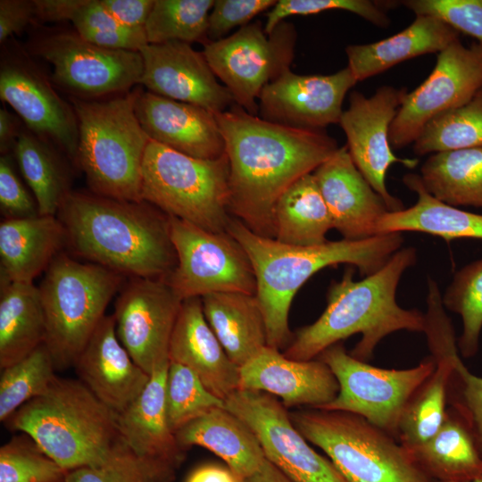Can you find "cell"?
Returning a JSON list of instances; mask_svg holds the SVG:
<instances>
[{
    "mask_svg": "<svg viewBox=\"0 0 482 482\" xmlns=\"http://www.w3.org/2000/svg\"><path fill=\"white\" fill-rule=\"evenodd\" d=\"M139 89L104 99L71 96L79 122L77 166L91 192L142 202V164L150 142L136 112Z\"/></svg>",
    "mask_w": 482,
    "mask_h": 482,
    "instance_id": "6",
    "label": "cell"
},
{
    "mask_svg": "<svg viewBox=\"0 0 482 482\" xmlns=\"http://www.w3.org/2000/svg\"><path fill=\"white\" fill-rule=\"evenodd\" d=\"M415 15H431L482 43V0H407Z\"/></svg>",
    "mask_w": 482,
    "mask_h": 482,
    "instance_id": "47",
    "label": "cell"
},
{
    "mask_svg": "<svg viewBox=\"0 0 482 482\" xmlns=\"http://www.w3.org/2000/svg\"><path fill=\"white\" fill-rule=\"evenodd\" d=\"M224 403L250 427L265 458L294 482H347L328 457L309 445L275 396L238 388Z\"/></svg>",
    "mask_w": 482,
    "mask_h": 482,
    "instance_id": "16",
    "label": "cell"
},
{
    "mask_svg": "<svg viewBox=\"0 0 482 482\" xmlns=\"http://www.w3.org/2000/svg\"><path fill=\"white\" fill-rule=\"evenodd\" d=\"M0 62V98L25 127L57 146L77 165L79 122L71 104L54 90L27 49L11 42Z\"/></svg>",
    "mask_w": 482,
    "mask_h": 482,
    "instance_id": "14",
    "label": "cell"
},
{
    "mask_svg": "<svg viewBox=\"0 0 482 482\" xmlns=\"http://www.w3.org/2000/svg\"><path fill=\"white\" fill-rule=\"evenodd\" d=\"M170 361L158 365L141 395L117 414L121 440L142 463L153 482H172L186 450L170 428L165 383Z\"/></svg>",
    "mask_w": 482,
    "mask_h": 482,
    "instance_id": "21",
    "label": "cell"
},
{
    "mask_svg": "<svg viewBox=\"0 0 482 482\" xmlns=\"http://www.w3.org/2000/svg\"><path fill=\"white\" fill-rule=\"evenodd\" d=\"M214 115L229 166V212L255 234L274 238L278 199L328 160L337 144L323 130L270 122L236 104Z\"/></svg>",
    "mask_w": 482,
    "mask_h": 482,
    "instance_id": "1",
    "label": "cell"
},
{
    "mask_svg": "<svg viewBox=\"0 0 482 482\" xmlns=\"http://www.w3.org/2000/svg\"><path fill=\"white\" fill-rule=\"evenodd\" d=\"M427 305L424 333L436 367L410 399L402 415L397 441L404 448L425 443L440 428L447 410L453 358L459 351L454 330L445 312L437 287L428 288Z\"/></svg>",
    "mask_w": 482,
    "mask_h": 482,
    "instance_id": "19",
    "label": "cell"
},
{
    "mask_svg": "<svg viewBox=\"0 0 482 482\" xmlns=\"http://www.w3.org/2000/svg\"><path fill=\"white\" fill-rule=\"evenodd\" d=\"M405 449L433 481L470 482L482 478V457L470 432L452 409L446 410L440 428L430 439Z\"/></svg>",
    "mask_w": 482,
    "mask_h": 482,
    "instance_id": "33",
    "label": "cell"
},
{
    "mask_svg": "<svg viewBox=\"0 0 482 482\" xmlns=\"http://www.w3.org/2000/svg\"><path fill=\"white\" fill-rule=\"evenodd\" d=\"M404 185L417 194L410 208L388 212L378 220L376 235L415 231L437 236L445 240L476 238L482 240V214L448 205L431 195L420 177L408 173Z\"/></svg>",
    "mask_w": 482,
    "mask_h": 482,
    "instance_id": "32",
    "label": "cell"
},
{
    "mask_svg": "<svg viewBox=\"0 0 482 482\" xmlns=\"http://www.w3.org/2000/svg\"><path fill=\"white\" fill-rule=\"evenodd\" d=\"M13 153L0 157V210L5 219L39 215L37 203L18 175Z\"/></svg>",
    "mask_w": 482,
    "mask_h": 482,
    "instance_id": "49",
    "label": "cell"
},
{
    "mask_svg": "<svg viewBox=\"0 0 482 482\" xmlns=\"http://www.w3.org/2000/svg\"><path fill=\"white\" fill-rule=\"evenodd\" d=\"M36 19L41 21H71L83 0H34Z\"/></svg>",
    "mask_w": 482,
    "mask_h": 482,
    "instance_id": "53",
    "label": "cell"
},
{
    "mask_svg": "<svg viewBox=\"0 0 482 482\" xmlns=\"http://www.w3.org/2000/svg\"><path fill=\"white\" fill-rule=\"evenodd\" d=\"M239 388L278 396L283 405L320 409L338 394V382L320 360L298 361L266 346L239 368Z\"/></svg>",
    "mask_w": 482,
    "mask_h": 482,
    "instance_id": "25",
    "label": "cell"
},
{
    "mask_svg": "<svg viewBox=\"0 0 482 482\" xmlns=\"http://www.w3.org/2000/svg\"><path fill=\"white\" fill-rule=\"evenodd\" d=\"M385 2L370 0H279L268 12L264 31L270 35L287 17L310 15L329 10H344L361 16L378 27H387L389 18Z\"/></svg>",
    "mask_w": 482,
    "mask_h": 482,
    "instance_id": "45",
    "label": "cell"
},
{
    "mask_svg": "<svg viewBox=\"0 0 482 482\" xmlns=\"http://www.w3.org/2000/svg\"><path fill=\"white\" fill-rule=\"evenodd\" d=\"M289 416L347 482H434L395 438L357 414L312 408Z\"/></svg>",
    "mask_w": 482,
    "mask_h": 482,
    "instance_id": "8",
    "label": "cell"
},
{
    "mask_svg": "<svg viewBox=\"0 0 482 482\" xmlns=\"http://www.w3.org/2000/svg\"><path fill=\"white\" fill-rule=\"evenodd\" d=\"M420 177L437 200L457 208H482V147L433 154Z\"/></svg>",
    "mask_w": 482,
    "mask_h": 482,
    "instance_id": "37",
    "label": "cell"
},
{
    "mask_svg": "<svg viewBox=\"0 0 482 482\" xmlns=\"http://www.w3.org/2000/svg\"><path fill=\"white\" fill-rule=\"evenodd\" d=\"M55 365L43 344L19 362L2 369L0 376V421L19 408L45 394L55 375Z\"/></svg>",
    "mask_w": 482,
    "mask_h": 482,
    "instance_id": "40",
    "label": "cell"
},
{
    "mask_svg": "<svg viewBox=\"0 0 482 482\" xmlns=\"http://www.w3.org/2000/svg\"><path fill=\"white\" fill-rule=\"evenodd\" d=\"M312 174L331 215L333 229L344 239L376 236L378 220L389 211L355 166L346 145L338 147Z\"/></svg>",
    "mask_w": 482,
    "mask_h": 482,
    "instance_id": "26",
    "label": "cell"
},
{
    "mask_svg": "<svg viewBox=\"0 0 482 482\" xmlns=\"http://www.w3.org/2000/svg\"><path fill=\"white\" fill-rule=\"evenodd\" d=\"M442 302L446 309L461 316L462 331L457 345L461 356H475L482 330V258L455 273Z\"/></svg>",
    "mask_w": 482,
    "mask_h": 482,
    "instance_id": "41",
    "label": "cell"
},
{
    "mask_svg": "<svg viewBox=\"0 0 482 482\" xmlns=\"http://www.w3.org/2000/svg\"><path fill=\"white\" fill-rule=\"evenodd\" d=\"M73 367L79 379L116 414L141 395L151 378L120 342L113 314L102 319Z\"/></svg>",
    "mask_w": 482,
    "mask_h": 482,
    "instance_id": "24",
    "label": "cell"
},
{
    "mask_svg": "<svg viewBox=\"0 0 482 482\" xmlns=\"http://www.w3.org/2000/svg\"><path fill=\"white\" fill-rule=\"evenodd\" d=\"M71 21L81 37L104 48L140 52L148 45L144 27L120 24L101 0H83Z\"/></svg>",
    "mask_w": 482,
    "mask_h": 482,
    "instance_id": "44",
    "label": "cell"
},
{
    "mask_svg": "<svg viewBox=\"0 0 482 482\" xmlns=\"http://www.w3.org/2000/svg\"><path fill=\"white\" fill-rule=\"evenodd\" d=\"M141 176L143 201L207 231H226L231 218L227 154L198 159L150 140Z\"/></svg>",
    "mask_w": 482,
    "mask_h": 482,
    "instance_id": "9",
    "label": "cell"
},
{
    "mask_svg": "<svg viewBox=\"0 0 482 482\" xmlns=\"http://www.w3.org/2000/svg\"><path fill=\"white\" fill-rule=\"evenodd\" d=\"M13 154L37 203L39 215L56 216L71 191V173L66 155L26 127L21 130Z\"/></svg>",
    "mask_w": 482,
    "mask_h": 482,
    "instance_id": "35",
    "label": "cell"
},
{
    "mask_svg": "<svg viewBox=\"0 0 482 482\" xmlns=\"http://www.w3.org/2000/svg\"><path fill=\"white\" fill-rule=\"evenodd\" d=\"M169 359L192 370L205 387L223 401L239 388V368L229 358L207 322L201 297L182 301L170 337Z\"/></svg>",
    "mask_w": 482,
    "mask_h": 482,
    "instance_id": "27",
    "label": "cell"
},
{
    "mask_svg": "<svg viewBox=\"0 0 482 482\" xmlns=\"http://www.w3.org/2000/svg\"><path fill=\"white\" fill-rule=\"evenodd\" d=\"M187 482H241L229 468L208 464L195 470Z\"/></svg>",
    "mask_w": 482,
    "mask_h": 482,
    "instance_id": "55",
    "label": "cell"
},
{
    "mask_svg": "<svg viewBox=\"0 0 482 482\" xmlns=\"http://www.w3.org/2000/svg\"><path fill=\"white\" fill-rule=\"evenodd\" d=\"M406 95V88L391 86L379 87L370 97L353 91L349 107L343 112L338 123L346 136V146L355 166L384 199L389 212L404 207L386 188L388 168L401 163L413 169L419 162L416 158L397 157L389 143L390 126Z\"/></svg>",
    "mask_w": 482,
    "mask_h": 482,
    "instance_id": "17",
    "label": "cell"
},
{
    "mask_svg": "<svg viewBox=\"0 0 482 482\" xmlns=\"http://www.w3.org/2000/svg\"><path fill=\"white\" fill-rule=\"evenodd\" d=\"M241 482H294L278 467L265 458L260 468Z\"/></svg>",
    "mask_w": 482,
    "mask_h": 482,
    "instance_id": "56",
    "label": "cell"
},
{
    "mask_svg": "<svg viewBox=\"0 0 482 482\" xmlns=\"http://www.w3.org/2000/svg\"><path fill=\"white\" fill-rule=\"evenodd\" d=\"M27 51L52 65L53 83L81 99L129 93L144 71L140 52L96 46L75 29H45L30 38Z\"/></svg>",
    "mask_w": 482,
    "mask_h": 482,
    "instance_id": "10",
    "label": "cell"
},
{
    "mask_svg": "<svg viewBox=\"0 0 482 482\" xmlns=\"http://www.w3.org/2000/svg\"><path fill=\"white\" fill-rule=\"evenodd\" d=\"M482 87V43L457 40L437 55L429 76L407 93L389 129L392 148L414 143L436 116L468 103Z\"/></svg>",
    "mask_w": 482,
    "mask_h": 482,
    "instance_id": "15",
    "label": "cell"
},
{
    "mask_svg": "<svg viewBox=\"0 0 482 482\" xmlns=\"http://www.w3.org/2000/svg\"><path fill=\"white\" fill-rule=\"evenodd\" d=\"M356 83L347 66L329 75H300L289 69L264 87L259 113L284 126L323 130L339 123L345 96Z\"/></svg>",
    "mask_w": 482,
    "mask_h": 482,
    "instance_id": "20",
    "label": "cell"
},
{
    "mask_svg": "<svg viewBox=\"0 0 482 482\" xmlns=\"http://www.w3.org/2000/svg\"><path fill=\"white\" fill-rule=\"evenodd\" d=\"M317 359L328 366L339 385L336 398L320 409L357 414L396 440L407 403L436 367L432 357L411 369L374 367L353 357L340 342Z\"/></svg>",
    "mask_w": 482,
    "mask_h": 482,
    "instance_id": "11",
    "label": "cell"
},
{
    "mask_svg": "<svg viewBox=\"0 0 482 482\" xmlns=\"http://www.w3.org/2000/svg\"><path fill=\"white\" fill-rule=\"evenodd\" d=\"M175 436L186 451L198 445L215 453L240 479L256 471L265 460L253 430L225 406L194 420Z\"/></svg>",
    "mask_w": 482,
    "mask_h": 482,
    "instance_id": "30",
    "label": "cell"
},
{
    "mask_svg": "<svg viewBox=\"0 0 482 482\" xmlns=\"http://www.w3.org/2000/svg\"><path fill=\"white\" fill-rule=\"evenodd\" d=\"M135 112L152 141L198 159L215 160L226 154L214 113L200 106L139 89Z\"/></svg>",
    "mask_w": 482,
    "mask_h": 482,
    "instance_id": "23",
    "label": "cell"
},
{
    "mask_svg": "<svg viewBox=\"0 0 482 482\" xmlns=\"http://www.w3.org/2000/svg\"><path fill=\"white\" fill-rule=\"evenodd\" d=\"M4 423L29 436L68 471L103 465L122 442L117 414L79 379L56 377Z\"/></svg>",
    "mask_w": 482,
    "mask_h": 482,
    "instance_id": "5",
    "label": "cell"
},
{
    "mask_svg": "<svg viewBox=\"0 0 482 482\" xmlns=\"http://www.w3.org/2000/svg\"><path fill=\"white\" fill-rule=\"evenodd\" d=\"M66 482H153L123 441L103 465L70 470Z\"/></svg>",
    "mask_w": 482,
    "mask_h": 482,
    "instance_id": "48",
    "label": "cell"
},
{
    "mask_svg": "<svg viewBox=\"0 0 482 482\" xmlns=\"http://www.w3.org/2000/svg\"><path fill=\"white\" fill-rule=\"evenodd\" d=\"M65 243L66 230L56 216L4 219L0 224L1 278L33 283Z\"/></svg>",
    "mask_w": 482,
    "mask_h": 482,
    "instance_id": "28",
    "label": "cell"
},
{
    "mask_svg": "<svg viewBox=\"0 0 482 482\" xmlns=\"http://www.w3.org/2000/svg\"><path fill=\"white\" fill-rule=\"evenodd\" d=\"M101 2L117 21L129 28H145L154 4V0H101Z\"/></svg>",
    "mask_w": 482,
    "mask_h": 482,
    "instance_id": "52",
    "label": "cell"
},
{
    "mask_svg": "<svg viewBox=\"0 0 482 482\" xmlns=\"http://www.w3.org/2000/svg\"><path fill=\"white\" fill-rule=\"evenodd\" d=\"M46 336V316L38 287L1 278V370L45 344Z\"/></svg>",
    "mask_w": 482,
    "mask_h": 482,
    "instance_id": "34",
    "label": "cell"
},
{
    "mask_svg": "<svg viewBox=\"0 0 482 482\" xmlns=\"http://www.w3.org/2000/svg\"><path fill=\"white\" fill-rule=\"evenodd\" d=\"M226 231L247 253L256 278V296L267 329V346L287 347L293 335L288 326L295 295L317 271L340 263L351 264L363 277L381 269L401 249V233L376 235L361 240L327 241L312 246L280 243L250 230L231 216Z\"/></svg>",
    "mask_w": 482,
    "mask_h": 482,
    "instance_id": "3",
    "label": "cell"
},
{
    "mask_svg": "<svg viewBox=\"0 0 482 482\" xmlns=\"http://www.w3.org/2000/svg\"><path fill=\"white\" fill-rule=\"evenodd\" d=\"M213 0H154L145 25L148 44L209 43L208 19Z\"/></svg>",
    "mask_w": 482,
    "mask_h": 482,
    "instance_id": "39",
    "label": "cell"
},
{
    "mask_svg": "<svg viewBox=\"0 0 482 482\" xmlns=\"http://www.w3.org/2000/svg\"><path fill=\"white\" fill-rule=\"evenodd\" d=\"M296 31L282 21L267 35L260 21L204 45L203 54L236 104L248 113H259V96L266 85L290 69Z\"/></svg>",
    "mask_w": 482,
    "mask_h": 482,
    "instance_id": "13",
    "label": "cell"
},
{
    "mask_svg": "<svg viewBox=\"0 0 482 482\" xmlns=\"http://www.w3.org/2000/svg\"><path fill=\"white\" fill-rule=\"evenodd\" d=\"M482 147V87L465 104L431 120L413 143L418 155Z\"/></svg>",
    "mask_w": 482,
    "mask_h": 482,
    "instance_id": "38",
    "label": "cell"
},
{
    "mask_svg": "<svg viewBox=\"0 0 482 482\" xmlns=\"http://www.w3.org/2000/svg\"><path fill=\"white\" fill-rule=\"evenodd\" d=\"M36 20L34 0H1L0 1V42L19 34Z\"/></svg>",
    "mask_w": 482,
    "mask_h": 482,
    "instance_id": "51",
    "label": "cell"
},
{
    "mask_svg": "<svg viewBox=\"0 0 482 482\" xmlns=\"http://www.w3.org/2000/svg\"><path fill=\"white\" fill-rule=\"evenodd\" d=\"M124 276L60 253L38 287L46 322L45 345L57 370L73 367L123 285Z\"/></svg>",
    "mask_w": 482,
    "mask_h": 482,
    "instance_id": "7",
    "label": "cell"
},
{
    "mask_svg": "<svg viewBox=\"0 0 482 482\" xmlns=\"http://www.w3.org/2000/svg\"><path fill=\"white\" fill-rule=\"evenodd\" d=\"M140 53L144 62L140 84L147 91L200 106L212 113L222 112L235 104L203 53L193 49L190 44H148Z\"/></svg>",
    "mask_w": 482,
    "mask_h": 482,
    "instance_id": "22",
    "label": "cell"
},
{
    "mask_svg": "<svg viewBox=\"0 0 482 482\" xmlns=\"http://www.w3.org/2000/svg\"><path fill=\"white\" fill-rule=\"evenodd\" d=\"M207 322L238 368L267 346L265 319L256 295L213 293L201 297Z\"/></svg>",
    "mask_w": 482,
    "mask_h": 482,
    "instance_id": "31",
    "label": "cell"
},
{
    "mask_svg": "<svg viewBox=\"0 0 482 482\" xmlns=\"http://www.w3.org/2000/svg\"><path fill=\"white\" fill-rule=\"evenodd\" d=\"M457 40L459 32L444 21L431 15H416L410 26L392 37L346 46L347 67L359 82L403 61L441 52Z\"/></svg>",
    "mask_w": 482,
    "mask_h": 482,
    "instance_id": "29",
    "label": "cell"
},
{
    "mask_svg": "<svg viewBox=\"0 0 482 482\" xmlns=\"http://www.w3.org/2000/svg\"><path fill=\"white\" fill-rule=\"evenodd\" d=\"M416 258L415 248H401L381 269L358 281L353 280V269H347L330 285L322 314L293 335L284 354L298 361L313 360L328 347L361 334L350 354L367 362L387 335L399 330L424 332L425 315L401 307L395 300L400 278Z\"/></svg>",
    "mask_w": 482,
    "mask_h": 482,
    "instance_id": "4",
    "label": "cell"
},
{
    "mask_svg": "<svg viewBox=\"0 0 482 482\" xmlns=\"http://www.w3.org/2000/svg\"><path fill=\"white\" fill-rule=\"evenodd\" d=\"M447 403L470 432L482 457V377L471 373L459 353L453 358Z\"/></svg>",
    "mask_w": 482,
    "mask_h": 482,
    "instance_id": "46",
    "label": "cell"
},
{
    "mask_svg": "<svg viewBox=\"0 0 482 482\" xmlns=\"http://www.w3.org/2000/svg\"><path fill=\"white\" fill-rule=\"evenodd\" d=\"M273 228L274 239L287 245L312 246L328 241L332 219L312 173L301 177L278 199Z\"/></svg>",
    "mask_w": 482,
    "mask_h": 482,
    "instance_id": "36",
    "label": "cell"
},
{
    "mask_svg": "<svg viewBox=\"0 0 482 482\" xmlns=\"http://www.w3.org/2000/svg\"><path fill=\"white\" fill-rule=\"evenodd\" d=\"M68 472L24 433L0 447V482H66Z\"/></svg>",
    "mask_w": 482,
    "mask_h": 482,
    "instance_id": "43",
    "label": "cell"
},
{
    "mask_svg": "<svg viewBox=\"0 0 482 482\" xmlns=\"http://www.w3.org/2000/svg\"><path fill=\"white\" fill-rule=\"evenodd\" d=\"M275 0H216L208 19L209 42L224 38L232 29L244 27L257 14L271 9Z\"/></svg>",
    "mask_w": 482,
    "mask_h": 482,
    "instance_id": "50",
    "label": "cell"
},
{
    "mask_svg": "<svg viewBox=\"0 0 482 482\" xmlns=\"http://www.w3.org/2000/svg\"><path fill=\"white\" fill-rule=\"evenodd\" d=\"M224 406V401L212 394L192 370L170 362L165 383V411L174 434L212 409Z\"/></svg>",
    "mask_w": 482,
    "mask_h": 482,
    "instance_id": "42",
    "label": "cell"
},
{
    "mask_svg": "<svg viewBox=\"0 0 482 482\" xmlns=\"http://www.w3.org/2000/svg\"><path fill=\"white\" fill-rule=\"evenodd\" d=\"M22 127L20 120L6 108L0 109V152L1 154L13 153Z\"/></svg>",
    "mask_w": 482,
    "mask_h": 482,
    "instance_id": "54",
    "label": "cell"
},
{
    "mask_svg": "<svg viewBox=\"0 0 482 482\" xmlns=\"http://www.w3.org/2000/svg\"><path fill=\"white\" fill-rule=\"evenodd\" d=\"M434 482H437V481H434ZM470 482H482V478H478V479H476V480H473V481H470Z\"/></svg>",
    "mask_w": 482,
    "mask_h": 482,
    "instance_id": "57",
    "label": "cell"
},
{
    "mask_svg": "<svg viewBox=\"0 0 482 482\" xmlns=\"http://www.w3.org/2000/svg\"><path fill=\"white\" fill-rule=\"evenodd\" d=\"M177 263L163 279L183 301L213 293L256 295L252 262L227 231L211 232L169 216Z\"/></svg>",
    "mask_w": 482,
    "mask_h": 482,
    "instance_id": "12",
    "label": "cell"
},
{
    "mask_svg": "<svg viewBox=\"0 0 482 482\" xmlns=\"http://www.w3.org/2000/svg\"><path fill=\"white\" fill-rule=\"evenodd\" d=\"M114 303L117 337L146 373L169 359L172 330L182 300L163 278H131Z\"/></svg>",
    "mask_w": 482,
    "mask_h": 482,
    "instance_id": "18",
    "label": "cell"
},
{
    "mask_svg": "<svg viewBox=\"0 0 482 482\" xmlns=\"http://www.w3.org/2000/svg\"><path fill=\"white\" fill-rule=\"evenodd\" d=\"M74 253L131 278H163L176 266L169 215L131 202L71 190L58 212Z\"/></svg>",
    "mask_w": 482,
    "mask_h": 482,
    "instance_id": "2",
    "label": "cell"
}]
</instances>
